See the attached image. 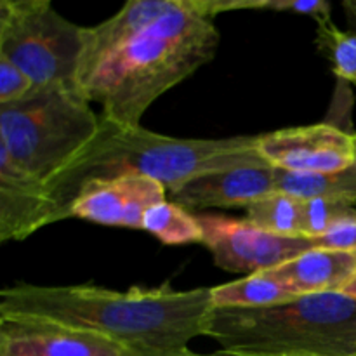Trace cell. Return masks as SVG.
I'll list each match as a JSON object with an SVG mask.
<instances>
[{
	"instance_id": "cell-25",
	"label": "cell",
	"mask_w": 356,
	"mask_h": 356,
	"mask_svg": "<svg viewBox=\"0 0 356 356\" xmlns=\"http://www.w3.org/2000/svg\"><path fill=\"white\" fill-rule=\"evenodd\" d=\"M343 9L346 13V19L351 24V31L356 33V0H344Z\"/></svg>"
},
{
	"instance_id": "cell-5",
	"label": "cell",
	"mask_w": 356,
	"mask_h": 356,
	"mask_svg": "<svg viewBox=\"0 0 356 356\" xmlns=\"http://www.w3.org/2000/svg\"><path fill=\"white\" fill-rule=\"evenodd\" d=\"M99 124L101 115L80 89H35L0 106V148L47 184L92 141Z\"/></svg>"
},
{
	"instance_id": "cell-21",
	"label": "cell",
	"mask_w": 356,
	"mask_h": 356,
	"mask_svg": "<svg viewBox=\"0 0 356 356\" xmlns=\"http://www.w3.org/2000/svg\"><path fill=\"white\" fill-rule=\"evenodd\" d=\"M249 10H273L309 16L316 24L332 21V6L327 0H249Z\"/></svg>"
},
{
	"instance_id": "cell-11",
	"label": "cell",
	"mask_w": 356,
	"mask_h": 356,
	"mask_svg": "<svg viewBox=\"0 0 356 356\" xmlns=\"http://www.w3.org/2000/svg\"><path fill=\"white\" fill-rule=\"evenodd\" d=\"M273 191H277L275 167L257 163L195 177L177 190L169 191V200L186 211L202 214L209 209H247Z\"/></svg>"
},
{
	"instance_id": "cell-9",
	"label": "cell",
	"mask_w": 356,
	"mask_h": 356,
	"mask_svg": "<svg viewBox=\"0 0 356 356\" xmlns=\"http://www.w3.org/2000/svg\"><path fill=\"white\" fill-rule=\"evenodd\" d=\"M167 200L159 181L138 174L99 179L86 184L70 207L68 219L76 218L101 226L143 229L148 209Z\"/></svg>"
},
{
	"instance_id": "cell-2",
	"label": "cell",
	"mask_w": 356,
	"mask_h": 356,
	"mask_svg": "<svg viewBox=\"0 0 356 356\" xmlns=\"http://www.w3.org/2000/svg\"><path fill=\"white\" fill-rule=\"evenodd\" d=\"M229 10V0H184L110 56L80 86V92L101 104L104 120L141 127L145 113L162 94L214 59L221 38L214 17Z\"/></svg>"
},
{
	"instance_id": "cell-12",
	"label": "cell",
	"mask_w": 356,
	"mask_h": 356,
	"mask_svg": "<svg viewBox=\"0 0 356 356\" xmlns=\"http://www.w3.org/2000/svg\"><path fill=\"white\" fill-rule=\"evenodd\" d=\"M47 184L17 165L0 148V242H21L52 225Z\"/></svg>"
},
{
	"instance_id": "cell-15",
	"label": "cell",
	"mask_w": 356,
	"mask_h": 356,
	"mask_svg": "<svg viewBox=\"0 0 356 356\" xmlns=\"http://www.w3.org/2000/svg\"><path fill=\"white\" fill-rule=\"evenodd\" d=\"M211 294L214 308L228 309L271 308L299 298L296 289L266 271L211 287Z\"/></svg>"
},
{
	"instance_id": "cell-23",
	"label": "cell",
	"mask_w": 356,
	"mask_h": 356,
	"mask_svg": "<svg viewBox=\"0 0 356 356\" xmlns=\"http://www.w3.org/2000/svg\"><path fill=\"white\" fill-rule=\"evenodd\" d=\"M315 247L336 250H353L356 252V218L341 222L325 235L313 238Z\"/></svg>"
},
{
	"instance_id": "cell-10",
	"label": "cell",
	"mask_w": 356,
	"mask_h": 356,
	"mask_svg": "<svg viewBox=\"0 0 356 356\" xmlns=\"http://www.w3.org/2000/svg\"><path fill=\"white\" fill-rule=\"evenodd\" d=\"M0 356H141V353L87 330L0 318Z\"/></svg>"
},
{
	"instance_id": "cell-13",
	"label": "cell",
	"mask_w": 356,
	"mask_h": 356,
	"mask_svg": "<svg viewBox=\"0 0 356 356\" xmlns=\"http://www.w3.org/2000/svg\"><path fill=\"white\" fill-rule=\"evenodd\" d=\"M183 2L184 0H131L103 23L83 28L79 89L110 56L134 42L160 17L179 9Z\"/></svg>"
},
{
	"instance_id": "cell-17",
	"label": "cell",
	"mask_w": 356,
	"mask_h": 356,
	"mask_svg": "<svg viewBox=\"0 0 356 356\" xmlns=\"http://www.w3.org/2000/svg\"><path fill=\"white\" fill-rule=\"evenodd\" d=\"M143 229L152 233L165 245L202 243L204 238L197 216L174 204L172 200H163L148 209L143 219Z\"/></svg>"
},
{
	"instance_id": "cell-8",
	"label": "cell",
	"mask_w": 356,
	"mask_h": 356,
	"mask_svg": "<svg viewBox=\"0 0 356 356\" xmlns=\"http://www.w3.org/2000/svg\"><path fill=\"white\" fill-rule=\"evenodd\" d=\"M259 155L275 169L336 174L356 162V134L334 124L299 125L259 134Z\"/></svg>"
},
{
	"instance_id": "cell-20",
	"label": "cell",
	"mask_w": 356,
	"mask_h": 356,
	"mask_svg": "<svg viewBox=\"0 0 356 356\" xmlns=\"http://www.w3.org/2000/svg\"><path fill=\"white\" fill-rule=\"evenodd\" d=\"M302 202V235L306 238H318L341 222L356 218L353 202L315 198Z\"/></svg>"
},
{
	"instance_id": "cell-3",
	"label": "cell",
	"mask_w": 356,
	"mask_h": 356,
	"mask_svg": "<svg viewBox=\"0 0 356 356\" xmlns=\"http://www.w3.org/2000/svg\"><path fill=\"white\" fill-rule=\"evenodd\" d=\"M259 136L190 139L163 136L141 127L127 129L101 117L92 141L47 183L52 225L68 219L70 207L86 184L138 174L159 181L169 191L204 174L238 165L266 163Z\"/></svg>"
},
{
	"instance_id": "cell-28",
	"label": "cell",
	"mask_w": 356,
	"mask_h": 356,
	"mask_svg": "<svg viewBox=\"0 0 356 356\" xmlns=\"http://www.w3.org/2000/svg\"><path fill=\"white\" fill-rule=\"evenodd\" d=\"M355 167H356V162H355Z\"/></svg>"
},
{
	"instance_id": "cell-4",
	"label": "cell",
	"mask_w": 356,
	"mask_h": 356,
	"mask_svg": "<svg viewBox=\"0 0 356 356\" xmlns=\"http://www.w3.org/2000/svg\"><path fill=\"white\" fill-rule=\"evenodd\" d=\"M207 337L238 353H356V299L325 292L271 308H214Z\"/></svg>"
},
{
	"instance_id": "cell-18",
	"label": "cell",
	"mask_w": 356,
	"mask_h": 356,
	"mask_svg": "<svg viewBox=\"0 0 356 356\" xmlns=\"http://www.w3.org/2000/svg\"><path fill=\"white\" fill-rule=\"evenodd\" d=\"M245 211L247 221L264 232L280 236L306 238L302 235V202L291 195L273 191L250 204Z\"/></svg>"
},
{
	"instance_id": "cell-14",
	"label": "cell",
	"mask_w": 356,
	"mask_h": 356,
	"mask_svg": "<svg viewBox=\"0 0 356 356\" xmlns=\"http://www.w3.org/2000/svg\"><path fill=\"white\" fill-rule=\"evenodd\" d=\"M266 273L284 280L299 296L341 292L356 277V252L315 247Z\"/></svg>"
},
{
	"instance_id": "cell-22",
	"label": "cell",
	"mask_w": 356,
	"mask_h": 356,
	"mask_svg": "<svg viewBox=\"0 0 356 356\" xmlns=\"http://www.w3.org/2000/svg\"><path fill=\"white\" fill-rule=\"evenodd\" d=\"M37 89L33 80L7 58L0 56V106L24 99Z\"/></svg>"
},
{
	"instance_id": "cell-7",
	"label": "cell",
	"mask_w": 356,
	"mask_h": 356,
	"mask_svg": "<svg viewBox=\"0 0 356 356\" xmlns=\"http://www.w3.org/2000/svg\"><path fill=\"white\" fill-rule=\"evenodd\" d=\"M195 216L204 232L202 243L216 266L229 273H263L315 249L312 238L273 235L247 219L207 212Z\"/></svg>"
},
{
	"instance_id": "cell-27",
	"label": "cell",
	"mask_w": 356,
	"mask_h": 356,
	"mask_svg": "<svg viewBox=\"0 0 356 356\" xmlns=\"http://www.w3.org/2000/svg\"><path fill=\"white\" fill-rule=\"evenodd\" d=\"M341 292H343V294H346V296H350V298L356 299V277L351 278V280L346 284V287H344Z\"/></svg>"
},
{
	"instance_id": "cell-16",
	"label": "cell",
	"mask_w": 356,
	"mask_h": 356,
	"mask_svg": "<svg viewBox=\"0 0 356 356\" xmlns=\"http://www.w3.org/2000/svg\"><path fill=\"white\" fill-rule=\"evenodd\" d=\"M277 191L298 200H346L356 204V167L336 174L323 172H294V170L275 169Z\"/></svg>"
},
{
	"instance_id": "cell-1",
	"label": "cell",
	"mask_w": 356,
	"mask_h": 356,
	"mask_svg": "<svg viewBox=\"0 0 356 356\" xmlns=\"http://www.w3.org/2000/svg\"><path fill=\"white\" fill-rule=\"evenodd\" d=\"M212 309L211 287L177 291L163 284L111 291L17 282L0 291V318L87 330L141 355L186 350L193 339L207 337Z\"/></svg>"
},
{
	"instance_id": "cell-19",
	"label": "cell",
	"mask_w": 356,
	"mask_h": 356,
	"mask_svg": "<svg viewBox=\"0 0 356 356\" xmlns=\"http://www.w3.org/2000/svg\"><path fill=\"white\" fill-rule=\"evenodd\" d=\"M316 47L341 80L356 86V33L341 30L332 21L316 24Z\"/></svg>"
},
{
	"instance_id": "cell-6",
	"label": "cell",
	"mask_w": 356,
	"mask_h": 356,
	"mask_svg": "<svg viewBox=\"0 0 356 356\" xmlns=\"http://www.w3.org/2000/svg\"><path fill=\"white\" fill-rule=\"evenodd\" d=\"M83 28L49 0H2L0 56L23 70L37 89H79Z\"/></svg>"
},
{
	"instance_id": "cell-24",
	"label": "cell",
	"mask_w": 356,
	"mask_h": 356,
	"mask_svg": "<svg viewBox=\"0 0 356 356\" xmlns=\"http://www.w3.org/2000/svg\"><path fill=\"white\" fill-rule=\"evenodd\" d=\"M214 356H356V353H284V355H256V353H238V351H216Z\"/></svg>"
},
{
	"instance_id": "cell-26",
	"label": "cell",
	"mask_w": 356,
	"mask_h": 356,
	"mask_svg": "<svg viewBox=\"0 0 356 356\" xmlns=\"http://www.w3.org/2000/svg\"><path fill=\"white\" fill-rule=\"evenodd\" d=\"M141 356H214V355H198L193 353L186 348V350H179V351H170V353H143Z\"/></svg>"
}]
</instances>
